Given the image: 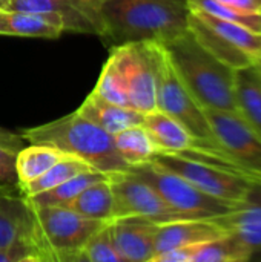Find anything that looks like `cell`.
<instances>
[{
  "mask_svg": "<svg viewBox=\"0 0 261 262\" xmlns=\"http://www.w3.org/2000/svg\"><path fill=\"white\" fill-rule=\"evenodd\" d=\"M189 14L188 0H105L98 37L109 48L138 41L165 45L189 29Z\"/></svg>",
  "mask_w": 261,
  "mask_h": 262,
  "instance_id": "1",
  "label": "cell"
},
{
  "mask_svg": "<svg viewBox=\"0 0 261 262\" xmlns=\"http://www.w3.org/2000/svg\"><path fill=\"white\" fill-rule=\"evenodd\" d=\"M163 46L180 80L202 107L235 112V69L214 57L189 29Z\"/></svg>",
  "mask_w": 261,
  "mask_h": 262,
  "instance_id": "2",
  "label": "cell"
},
{
  "mask_svg": "<svg viewBox=\"0 0 261 262\" xmlns=\"http://www.w3.org/2000/svg\"><path fill=\"white\" fill-rule=\"evenodd\" d=\"M29 144H49L86 161L103 173L125 172L131 166L118 154L111 134L83 117L78 111L55 121L20 132Z\"/></svg>",
  "mask_w": 261,
  "mask_h": 262,
  "instance_id": "3",
  "label": "cell"
},
{
  "mask_svg": "<svg viewBox=\"0 0 261 262\" xmlns=\"http://www.w3.org/2000/svg\"><path fill=\"white\" fill-rule=\"evenodd\" d=\"M217 147L195 146L188 154L232 172L261 187V135L237 112L203 107Z\"/></svg>",
  "mask_w": 261,
  "mask_h": 262,
  "instance_id": "4",
  "label": "cell"
},
{
  "mask_svg": "<svg viewBox=\"0 0 261 262\" xmlns=\"http://www.w3.org/2000/svg\"><path fill=\"white\" fill-rule=\"evenodd\" d=\"M154 61L157 78V109L178 120L198 141V146L217 147L203 107L186 89L175 72L163 45L154 41Z\"/></svg>",
  "mask_w": 261,
  "mask_h": 262,
  "instance_id": "5",
  "label": "cell"
},
{
  "mask_svg": "<svg viewBox=\"0 0 261 262\" xmlns=\"http://www.w3.org/2000/svg\"><path fill=\"white\" fill-rule=\"evenodd\" d=\"M129 172L148 183L174 210L189 220L217 218L238 207L237 204L222 201L202 192L178 173L163 167L152 160L131 166Z\"/></svg>",
  "mask_w": 261,
  "mask_h": 262,
  "instance_id": "6",
  "label": "cell"
},
{
  "mask_svg": "<svg viewBox=\"0 0 261 262\" xmlns=\"http://www.w3.org/2000/svg\"><path fill=\"white\" fill-rule=\"evenodd\" d=\"M152 161L178 173L202 192L237 206L251 200L257 189L254 183L188 154H157Z\"/></svg>",
  "mask_w": 261,
  "mask_h": 262,
  "instance_id": "7",
  "label": "cell"
},
{
  "mask_svg": "<svg viewBox=\"0 0 261 262\" xmlns=\"http://www.w3.org/2000/svg\"><path fill=\"white\" fill-rule=\"evenodd\" d=\"M32 210L54 262H78L89 238L108 223L85 218L63 206L32 207Z\"/></svg>",
  "mask_w": 261,
  "mask_h": 262,
  "instance_id": "8",
  "label": "cell"
},
{
  "mask_svg": "<svg viewBox=\"0 0 261 262\" xmlns=\"http://www.w3.org/2000/svg\"><path fill=\"white\" fill-rule=\"evenodd\" d=\"M109 57L122 75L129 107L142 114L157 109L154 41H138L111 48Z\"/></svg>",
  "mask_w": 261,
  "mask_h": 262,
  "instance_id": "9",
  "label": "cell"
},
{
  "mask_svg": "<svg viewBox=\"0 0 261 262\" xmlns=\"http://www.w3.org/2000/svg\"><path fill=\"white\" fill-rule=\"evenodd\" d=\"M108 178L114 195V218L138 215L158 224L189 220L174 210L155 189L129 172V169L109 173Z\"/></svg>",
  "mask_w": 261,
  "mask_h": 262,
  "instance_id": "10",
  "label": "cell"
},
{
  "mask_svg": "<svg viewBox=\"0 0 261 262\" xmlns=\"http://www.w3.org/2000/svg\"><path fill=\"white\" fill-rule=\"evenodd\" d=\"M103 2L105 0H9L6 9L54 14L63 23L65 32L100 35L103 31Z\"/></svg>",
  "mask_w": 261,
  "mask_h": 262,
  "instance_id": "11",
  "label": "cell"
},
{
  "mask_svg": "<svg viewBox=\"0 0 261 262\" xmlns=\"http://www.w3.org/2000/svg\"><path fill=\"white\" fill-rule=\"evenodd\" d=\"M158 227V223L138 215L111 220L115 247L123 262H152Z\"/></svg>",
  "mask_w": 261,
  "mask_h": 262,
  "instance_id": "12",
  "label": "cell"
},
{
  "mask_svg": "<svg viewBox=\"0 0 261 262\" xmlns=\"http://www.w3.org/2000/svg\"><path fill=\"white\" fill-rule=\"evenodd\" d=\"M225 233L226 229L214 218H191L165 223L160 224L155 236V256L172 249L191 247L211 241Z\"/></svg>",
  "mask_w": 261,
  "mask_h": 262,
  "instance_id": "13",
  "label": "cell"
},
{
  "mask_svg": "<svg viewBox=\"0 0 261 262\" xmlns=\"http://www.w3.org/2000/svg\"><path fill=\"white\" fill-rule=\"evenodd\" d=\"M32 207L18 186H0V249L37 232Z\"/></svg>",
  "mask_w": 261,
  "mask_h": 262,
  "instance_id": "14",
  "label": "cell"
},
{
  "mask_svg": "<svg viewBox=\"0 0 261 262\" xmlns=\"http://www.w3.org/2000/svg\"><path fill=\"white\" fill-rule=\"evenodd\" d=\"M63 32V23L54 14L0 9V35L58 38Z\"/></svg>",
  "mask_w": 261,
  "mask_h": 262,
  "instance_id": "15",
  "label": "cell"
},
{
  "mask_svg": "<svg viewBox=\"0 0 261 262\" xmlns=\"http://www.w3.org/2000/svg\"><path fill=\"white\" fill-rule=\"evenodd\" d=\"M142 124L155 143L158 154H182L198 143L178 120L160 109L145 114Z\"/></svg>",
  "mask_w": 261,
  "mask_h": 262,
  "instance_id": "16",
  "label": "cell"
},
{
  "mask_svg": "<svg viewBox=\"0 0 261 262\" xmlns=\"http://www.w3.org/2000/svg\"><path fill=\"white\" fill-rule=\"evenodd\" d=\"M214 220L245 243L251 252V261H261V200L252 196L232 212Z\"/></svg>",
  "mask_w": 261,
  "mask_h": 262,
  "instance_id": "17",
  "label": "cell"
},
{
  "mask_svg": "<svg viewBox=\"0 0 261 262\" xmlns=\"http://www.w3.org/2000/svg\"><path fill=\"white\" fill-rule=\"evenodd\" d=\"M77 111L83 117H86L88 120H91L92 123H95L97 126H100L103 130H106L111 135L120 132L126 127L142 124L143 115H145L135 109L109 103V101L103 100L102 97L95 95L94 92H91L85 98V101L82 103V106Z\"/></svg>",
  "mask_w": 261,
  "mask_h": 262,
  "instance_id": "18",
  "label": "cell"
},
{
  "mask_svg": "<svg viewBox=\"0 0 261 262\" xmlns=\"http://www.w3.org/2000/svg\"><path fill=\"white\" fill-rule=\"evenodd\" d=\"M189 31L214 57H217L229 68L238 71L255 64V61L248 54H245L242 49L235 48L231 41H228L225 37L217 34L192 9L189 14Z\"/></svg>",
  "mask_w": 261,
  "mask_h": 262,
  "instance_id": "19",
  "label": "cell"
},
{
  "mask_svg": "<svg viewBox=\"0 0 261 262\" xmlns=\"http://www.w3.org/2000/svg\"><path fill=\"white\" fill-rule=\"evenodd\" d=\"M235 112L261 135V74L255 66L235 74Z\"/></svg>",
  "mask_w": 261,
  "mask_h": 262,
  "instance_id": "20",
  "label": "cell"
},
{
  "mask_svg": "<svg viewBox=\"0 0 261 262\" xmlns=\"http://www.w3.org/2000/svg\"><path fill=\"white\" fill-rule=\"evenodd\" d=\"M66 207L89 220L111 221L114 218V195L109 178L88 186Z\"/></svg>",
  "mask_w": 261,
  "mask_h": 262,
  "instance_id": "21",
  "label": "cell"
},
{
  "mask_svg": "<svg viewBox=\"0 0 261 262\" xmlns=\"http://www.w3.org/2000/svg\"><path fill=\"white\" fill-rule=\"evenodd\" d=\"M251 252L245 243L226 232L225 235L191 246V262H249Z\"/></svg>",
  "mask_w": 261,
  "mask_h": 262,
  "instance_id": "22",
  "label": "cell"
},
{
  "mask_svg": "<svg viewBox=\"0 0 261 262\" xmlns=\"http://www.w3.org/2000/svg\"><path fill=\"white\" fill-rule=\"evenodd\" d=\"M191 9L205 21L208 23L217 34L225 37L228 41H231L235 48L242 49L245 54H248L255 63L261 60V32L254 31L245 25L228 21L218 17H214L202 9L192 8Z\"/></svg>",
  "mask_w": 261,
  "mask_h": 262,
  "instance_id": "23",
  "label": "cell"
},
{
  "mask_svg": "<svg viewBox=\"0 0 261 262\" xmlns=\"http://www.w3.org/2000/svg\"><path fill=\"white\" fill-rule=\"evenodd\" d=\"M69 154L49 144H29L17 152V175L18 186L31 183L42 177L57 161Z\"/></svg>",
  "mask_w": 261,
  "mask_h": 262,
  "instance_id": "24",
  "label": "cell"
},
{
  "mask_svg": "<svg viewBox=\"0 0 261 262\" xmlns=\"http://www.w3.org/2000/svg\"><path fill=\"white\" fill-rule=\"evenodd\" d=\"M108 177V173L98 172V170H88V172H82L66 181H63L62 184L35 193L32 196H25L26 201L29 203L31 207H45V206H63L66 207L82 190H85L88 186L105 180Z\"/></svg>",
  "mask_w": 261,
  "mask_h": 262,
  "instance_id": "25",
  "label": "cell"
},
{
  "mask_svg": "<svg viewBox=\"0 0 261 262\" xmlns=\"http://www.w3.org/2000/svg\"><path fill=\"white\" fill-rule=\"evenodd\" d=\"M112 138L118 154L129 166L151 161L158 154L155 143L152 141L143 124L126 127L114 134Z\"/></svg>",
  "mask_w": 261,
  "mask_h": 262,
  "instance_id": "26",
  "label": "cell"
},
{
  "mask_svg": "<svg viewBox=\"0 0 261 262\" xmlns=\"http://www.w3.org/2000/svg\"><path fill=\"white\" fill-rule=\"evenodd\" d=\"M88 170H95V169L91 167L86 161H83L82 158H78L75 155H66L60 161H57L51 169H48L42 177H38L37 180H34L31 183L18 186V187L25 196H32L35 193L49 190V189L62 184L63 181H66L82 172H88Z\"/></svg>",
  "mask_w": 261,
  "mask_h": 262,
  "instance_id": "27",
  "label": "cell"
},
{
  "mask_svg": "<svg viewBox=\"0 0 261 262\" xmlns=\"http://www.w3.org/2000/svg\"><path fill=\"white\" fill-rule=\"evenodd\" d=\"M78 261L89 262H123L112 236L111 221L100 227L83 247Z\"/></svg>",
  "mask_w": 261,
  "mask_h": 262,
  "instance_id": "28",
  "label": "cell"
},
{
  "mask_svg": "<svg viewBox=\"0 0 261 262\" xmlns=\"http://www.w3.org/2000/svg\"><path fill=\"white\" fill-rule=\"evenodd\" d=\"M92 92L95 95L102 97L103 100L109 101V103L129 107L128 94H126V89H125L122 75H120L115 63L112 61L111 57L103 64V69L100 72V77H98L97 84H95V88H94Z\"/></svg>",
  "mask_w": 261,
  "mask_h": 262,
  "instance_id": "29",
  "label": "cell"
},
{
  "mask_svg": "<svg viewBox=\"0 0 261 262\" xmlns=\"http://www.w3.org/2000/svg\"><path fill=\"white\" fill-rule=\"evenodd\" d=\"M189 6L202 9L214 17L228 20V21H234V23H240L245 25L254 31H260L261 32V12H248V11H242L232 6H226L217 0H188Z\"/></svg>",
  "mask_w": 261,
  "mask_h": 262,
  "instance_id": "30",
  "label": "cell"
},
{
  "mask_svg": "<svg viewBox=\"0 0 261 262\" xmlns=\"http://www.w3.org/2000/svg\"><path fill=\"white\" fill-rule=\"evenodd\" d=\"M0 186H18L17 152L0 146Z\"/></svg>",
  "mask_w": 261,
  "mask_h": 262,
  "instance_id": "31",
  "label": "cell"
},
{
  "mask_svg": "<svg viewBox=\"0 0 261 262\" xmlns=\"http://www.w3.org/2000/svg\"><path fill=\"white\" fill-rule=\"evenodd\" d=\"M23 138L5 127L0 126V146H5V147H9L15 152H18L25 144H23Z\"/></svg>",
  "mask_w": 261,
  "mask_h": 262,
  "instance_id": "32",
  "label": "cell"
},
{
  "mask_svg": "<svg viewBox=\"0 0 261 262\" xmlns=\"http://www.w3.org/2000/svg\"><path fill=\"white\" fill-rule=\"evenodd\" d=\"M217 2L248 12H261V0H217Z\"/></svg>",
  "mask_w": 261,
  "mask_h": 262,
  "instance_id": "33",
  "label": "cell"
},
{
  "mask_svg": "<svg viewBox=\"0 0 261 262\" xmlns=\"http://www.w3.org/2000/svg\"><path fill=\"white\" fill-rule=\"evenodd\" d=\"M8 3H9V0H0V9H6Z\"/></svg>",
  "mask_w": 261,
  "mask_h": 262,
  "instance_id": "34",
  "label": "cell"
},
{
  "mask_svg": "<svg viewBox=\"0 0 261 262\" xmlns=\"http://www.w3.org/2000/svg\"><path fill=\"white\" fill-rule=\"evenodd\" d=\"M254 66L257 68V71H258V72H260V74H261V60H260V61H257V63H255Z\"/></svg>",
  "mask_w": 261,
  "mask_h": 262,
  "instance_id": "35",
  "label": "cell"
}]
</instances>
